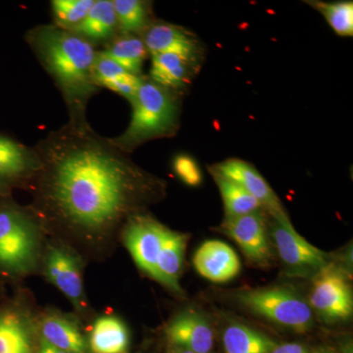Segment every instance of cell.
Wrapping results in <instances>:
<instances>
[{
    "label": "cell",
    "mask_w": 353,
    "mask_h": 353,
    "mask_svg": "<svg viewBox=\"0 0 353 353\" xmlns=\"http://www.w3.org/2000/svg\"><path fill=\"white\" fill-rule=\"evenodd\" d=\"M314 353H332V352H328V350H317V352H315Z\"/></svg>",
    "instance_id": "33"
},
{
    "label": "cell",
    "mask_w": 353,
    "mask_h": 353,
    "mask_svg": "<svg viewBox=\"0 0 353 353\" xmlns=\"http://www.w3.org/2000/svg\"><path fill=\"white\" fill-rule=\"evenodd\" d=\"M99 52L132 75L139 77L148 51L143 39L126 36L116 39L108 48Z\"/></svg>",
    "instance_id": "24"
},
{
    "label": "cell",
    "mask_w": 353,
    "mask_h": 353,
    "mask_svg": "<svg viewBox=\"0 0 353 353\" xmlns=\"http://www.w3.org/2000/svg\"><path fill=\"white\" fill-rule=\"evenodd\" d=\"M236 299L255 314L292 331L304 333L312 326V308L294 290L281 287L243 290Z\"/></svg>",
    "instance_id": "4"
},
{
    "label": "cell",
    "mask_w": 353,
    "mask_h": 353,
    "mask_svg": "<svg viewBox=\"0 0 353 353\" xmlns=\"http://www.w3.org/2000/svg\"><path fill=\"white\" fill-rule=\"evenodd\" d=\"M39 166L34 148H27L15 139L0 134V182H17L37 176Z\"/></svg>",
    "instance_id": "15"
},
{
    "label": "cell",
    "mask_w": 353,
    "mask_h": 353,
    "mask_svg": "<svg viewBox=\"0 0 353 353\" xmlns=\"http://www.w3.org/2000/svg\"><path fill=\"white\" fill-rule=\"evenodd\" d=\"M166 336L176 348L194 353H210L214 343L208 320L194 311L176 316L167 326Z\"/></svg>",
    "instance_id": "12"
},
{
    "label": "cell",
    "mask_w": 353,
    "mask_h": 353,
    "mask_svg": "<svg viewBox=\"0 0 353 353\" xmlns=\"http://www.w3.org/2000/svg\"><path fill=\"white\" fill-rule=\"evenodd\" d=\"M132 115L126 131L111 139L122 152L129 153L146 141L175 134L180 119V102L175 90L141 78L131 101Z\"/></svg>",
    "instance_id": "3"
},
{
    "label": "cell",
    "mask_w": 353,
    "mask_h": 353,
    "mask_svg": "<svg viewBox=\"0 0 353 353\" xmlns=\"http://www.w3.org/2000/svg\"><path fill=\"white\" fill-rule=\"evenodd\" d=\"M211 174L224 202L225 218L239 217L263 209L261 204L238 183L213 172Z\"/></svg>",
    "instance_id": "25"
},
{
    "label": "cell",
    "mask_w": 353,
    "mask_h": 353,
    "mask_svg": "<svg viewBox=\"0 0 353 353\" xmlns=\"http://www.w3.org/2000/svg\"><path fill=\"white\" fill-rule=\"evenodd\" d=\"M48 280L68 297L76 306L82 307L83 285L80 262L70 250L60 246L51 248L46 260Z\"/></svg>",
    "instance_id": "11"
},
{
    "label": "cell",
    "mask_w": 353,
    "mask_h": 353,
    "mask_svg": "<svg viewBox=\"0 0 353 353\" xmlns=\"http://www.w3.org/2000/svg\"><path fill=\"white\" fill-rule=\"evenodd\" d=\"M0 353H34L31 324L18 311L0 313Z\"/></svg>",
    "instance_id": "19"
},
{
    "label": "cell",
    "mask_w": 353,
    "mask_h": 353,
    "mask_svg": "<svg viewBox=\"0 0 353 353\" xmlns=\"http://www.w3.org/2000/svg\"><path fill=\"white\" fill-rule=\"evenodd\" d=\"M94 78L99 88H108L131 102L138 92L143 77L132 75L113 60L97 52L94 64Z\"/></svg>",
    "instance_id": "18"
},
{
    "label": "cell",
    "mask_w": 353,
    "mask_h": 353,
    "mask_svg": "<svg viewBox=\"0 0 353 353\" xmlns=\"http://www.w3.org/2000/svg\"><path fill=\"white\" fill-rule=\"evenodd\" d=\"M117 17L113 1L97 0L90 9L85 19L72 32L92 41H103L110 39L117 28Z\"/></svg>",
    "instance_id": "20"
},
{
    "label": "cell",
    "mask_w": 353,
    "mask_h": 353,
    "mask_svg": "<svg viewBox=\"0 0 353 353\" xmlns=\"http://www.w3.org/2000/svg\"><path fill=\"white\" fill-rule=\"evenodd\" d=\"M170 353H194V352H188V350H181V348L174 347L173 350H171Z\"/></svg>",
    "instance_id": "32"
},
{
    "label": "cell",
    "mask_w": 353,
    "mask_h": 353,
    "mask_svg": "<svg viewBox=\"0 0 353 353\" xmlns=\"http://www.w3.org/2000/svg\"><path fill=\"white\" fill-rule=\"evenodd\" d=\"M34 223L13 208H0V266L26 272L34 265L38 250Z\"/></svg>",
    "instance_id": "5"
},
{
    "label": "cell",
    "mask_w": 353,
    "mask_h": 353,
    "mask_svg": "<svg viewBox=\"0 0 353 353\" xmlns=\"http://www.w3.org/2000/svg\"><path fill=\"white\" fill-rule=\"evenodd\" d=\"M272 236L287 270L296 276L313 278L331 263L328 253L309 243L288 217L272 218Z\"/></svg>",
    "instance_id": "6"
},
{
    "label": "cell",
    "mask_w": 353,
    "mask_h": 353,
    "mask_svg": "<svg viewBox=\"0 0 353 353\" xmlns=\"http://www.w3.org/2000/svg\"><path fill=\"white\" fill-rule=\"evenodd\" d=\"M168 228L146 216L130 218L124 240L137 265L148 275L155 277L160 250Z\"/></svg>",
    "instance_id": "8"
},
{
    "label": "cell",
    "mask_w": 353,
    "mask_h": 353,
    "mask_svg": "<svg viewBox=\"0 0 353 353\" xmlns=\"http://www.w3.org/2000/svg\"><path fill=\"white\" fill-rule=\"evenodd\" d=\"M26 39L61 92L70 121H87L88 101L99 90L94 78L97 51L92 43L57 25L32 28Z\"/></svg>",
    "instance_id": "2"
},
{
    "label": "cell",
    "mask_w": 353,
    "mask_h": 353,
    "mask_svg": "<svg viewBox=\"0 0 353 353\" xmlns=\"http://www.w3.org/2000/svg\"><path fill=\"white\" fill-rule=\"evenodd\" d=\"M143 43L148 52L176 53L182 57L199 59V41L192 32L178 26L158 22L150 24L145 31Z\"/></svg>",
    "instance_id": "14"
},
{
    "label": "cell",
    "mask_w": 353,
    "mask_h": 353,
    "mask_svg": "<svg viewBox=\"0 0 353 353\" xmlns=\"http://www.w3.org/2000/svg\"><path fill=\"white\" fill-rule=\"evenodd\" d=\"M271 353H308L307 350L301 343H289L278 345Z\"/></svg>",
    "instance_id": "30"
},
{
    "label": "cell",
    "mask_w": 353,
    "mask_h": 353,
    "mask_svg": "<svg viewBox=\"0 0 353 353\" xmlns=\"http://www.w3.org/2000/svg\"><path fill=\"white\" fill-rule=\"evenodd\" d=\"M222 228L250 261L259 265L269 263L272 253L262 209L239 217L225 218Z\"/></svg>",
    "instance_id": "9"
},
{
    "label": "cell",
    "mask_w": 353,
    "mask_h": 353,
    "mask_svg": "<svg viewBox=\"0 0 353 353\" xmlns=\"http://www.w3.org/2000/svg\"><path fill=\"white\" fill-rule=\"evenodd\" d=\"M43 340L52 347L72 353H88L82 333L73 322L59 315H48L41 324Z\"/></svg>",
    "instance_id": "22"
},
{
    "label": "cell",
    "mask_w": 353,
    "mask_h": 353,
    "mask_svg": "<svg viewBox=\"0 0 353 353\" xmlns=\"http://www.w3.org/2000/svg\"><path fill=\"white\" fill-rule=\"evenodd\" d=\"M197 272L215 283L232 280L240 273L241 262L231 246L219 241H209L197 250L194 257Z\"/></svg>",
    "instance_id": "13"
},
{
    "label": "cell",
    "mask_w": 353,
    "mask_h": 353,
    "mask_svg": "<svg viewBox=\"0 0 353 353\" xmlns=\"http://www.w3.org/2000/svg\"><path fill=\"white\" fill-rule=\"evenodd\" d=\"M210 172L238 183L261 204L272 218L287 215L276 192L252 164L239 158H230L210 167Z\"/></svg>",
    "instance_id": "10"
},
{
    "label": "cell",
    "mask_w": 353,
    "mask_h": 353,
    "mask_svg": "<svg viewBox=\"0 0 353 353\" xmlns=\"http://www.w3.org/2000/svg\"><path fill=\"white\" fill-rule=\"evenodd\" d=\"M94 3V0H53L51 7L55 25L72 31L85 19Z\"/></svg>",
    "instance_id": "28"
},
{
    "label": "cell",
    "mask_w": 353,
    "mask_h": 353,
    "mask_svg": "<svg viewBox=\"0 0 353 353\" xmlns=\"http://www.w3.org/2000/svg\"><path fill=\"white\" fill-rule=\"evenodd\" d=\"M130 336L124 323L116 317H101L94 323L90 339L92 353H128Z\"/></svg>",
    "instance_id": "21"
},
{
    "label": "cell",
    "mask_w": 353,
    "mask_h": 353,
    "mask_svg": "<svg viewBox=\"0 0 353 353\" xmlns=\"http://www.w3.org/2000/svg\"><path fill=\"white\" fill-rule=\"evenodd\" d=\"M226 353H271L277 343L243 324H232L223 334Z\"/></svg>",
    "instance_id": "23"
},
{
    "label": "cell",
    "mask_w": 353,
    "mask_h": 353,
    "mask_svg": "<svg viewBox=\"0 0 353 353\" xmlns=\"http://www.w3.org/2000/svg\"><path fill=\"white\" fill-rule=\"evenodd\" d=\"M118 26L126 34L145 32L150 26V4L141 0H114Z\"/></svg>",
    "instance_id": "26"
},
{
    "label": "cell",
    "mask_w": 353,
    "mask_h": 353,
    "mask_svg": "<svg viewBox=\"0 0 353 353\" xmlns=\"http://www.w3.org/2000/svg\"><path fill=\"white\" fill-rule=\"evenodd\" d=\"M39 202L58 223L97 236L112 230L159 192V181L99 136L88 121H69L34 148Z\"/></svg>",
    "instance_id": "1"
},
{
    "label": "cell",
    "mask_w": 353,
    "mask_h": 353,
    "mask_svg": "<svg viewBox=\"0 0 353 353\" xmlns=\"http://www.w3.org/2000/svg\"><path fill=\"white\" fill-rule=\"evenodd\" d=\"M173 169L183 183L190 187L201 185L202 175L196 160L187 154H179L174 158Z\"/></svg>",
    "instance_id": "29"
},
{
    "label": "cell",
    "mask_w": 353,
    "mask_h": 353,
    "mask_svg": "<svg viewBox=\"0 0 353 353\" xmlns=\"http://www.w3.org/2000/svg\"><path fill=\"white\" fill-rule=\"evenodd\" d=\"M187 241V234L167 230L158 256L154 279L176 292H182L179 280L182 272Z\"/></svg>",
    "instance_id": "16"
},
{
    "label": "cell",
    "mask_w": 353,
    "mask_h": 353,
    "mask_svg": "<svg viewBox=\"0 0 353 353\" xmlns=\"http://www.w3.org/2000/svg\"><path fill=\"white\" fill-rule=\"evenodd\" d=\"M310 307L330 322L350 319L353 311L352 290L341 269L330 263L312 278Z\"/></svg>",
    "instance_id": "7"
},
{
    "label": "cell",
    "mask_w": 353,
    "mask_h": 353,
    "mask_svg": "<svg viewBox=\"0 0 353 353\" xmlns=\"http://www.w3.org/2000/svg\"><path fill=\"white\" fill-rule=\"evenodd\" d=\"M38 353H72V352H65V350H59V348L52 347V345H50V343H46V341L41 340V345H39Z\"/></svg>",
    "instance_id": "31"
},
{
    "label": "cell",
    "mask_w": 353,
    "mask_h": 353,
    "mask_svg": "<svg viewBox=\"0 0 353 353\" xmlns=\"http://www.w3.org/2000/svg\"><path fill=\"white\" fill-rule=\"evenodd\" d=\"M308 3L324 16L336 34L341 37H352V1H309Z\"/></svg>",
    "instance_id": "27"
},
{
    "label": "cell",
    "mask_w": 353,
    "mask_h": 353,
    "mask_svg": "<svg viewBox=\"0 0 353 353\" xmlns=\"http://www.w3.org/2000/svg\"><path fill=\"white\" fill-rule=\"evenodd\" d=\"M196 60L176 53H154L150 79L170 90H180L190 83Z\"/></svg>",
    "instance_id": "17"
}]
</instances>
